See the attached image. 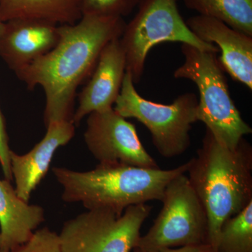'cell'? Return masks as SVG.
I'll return each mask as SVG.
<instances>
[{
    "instance_id": "1",
    "label": "cell",
    "mask_w": 252,
    "mask_h": 252,
    "mask_svg": "<svg viewBox=\"0 0 252 252\" xmlns=\"http://www.w3.org/2000/svg\"><path fill=\"white\" fill-rule=\"evenodd\" d=\"M124 18L83 15L72 25L59 26L57 45L15 73L33 90L40 86L46 97L44 124L72 122L78 88L89 80L102 50L122 36Z\"/></svg>"
},
{
    "instance_id": "2",
    "label": "cell",
    "mask_w": 252,
    "mask_h": 252,
    "mask_svg": "<svg viewBox=\"0 0 252 252\" xmlns=\"http://www.w3.org/2000/svg\"><path fill=\"white\" fill-rule=\"evenodd\" d=\"M189 162V182L206 212L207 243L216 252L223 223L252 202V147L243 138L236 148H228L206 128Z\"/></svg>"
},
{
    "instance_id": "3",
    "label": "cell",
    "mask_w": 252,
    "mask_h": 252,
    "mask_svg": "<svg viewBox=\"0 0 252 252\" xmlns=\"http://www.w3.org/2000/svg\"><path fill=\"white\" fill-rule=\"evenodd\" d=\"M189 164V160L171 170L98 164L86 172L57 167L52 170L63 187L64 202L81 203L87 210H108L121 216L132 205L162 202L167 185L187 173Z\"/></svg>"
},
{
    "instance_id": "4",
    "label": "cell",
    "mask_w": 252,
    "mask_h": 252,
    "mask_svg": "<svg viewBox=\"0 0 252 252\" xmlns=\"http://www.w3.org/2000/svg\"><path fill=\"white\" fill-rule=\"evenodd\" d=\"M185 63L174 72L176 79L195 83L199 92L197 117L204 123L217 142L235 149L244 136L252 133L230 97L224 70L216 53L207 52L182 44Z\"/></svg>"
},
{
    "instance_id": "5",
    "label": "cell",
    "mask_w": 252,
    "mask_h": 252,
    "mask_svg": "<svg viewBox=\"0 0 252 252\" xmlns=\"http://www.w3.org/2000/svg\"><path fill=\"white\" fill-rule=\"evenodd\" d=\"M198 97L193 93L180 94L170 104L148 100L137 93L132 77L126 72L113 109L124 119L132 118L142 123L150 132L158 152L172 158L190 147V131L198 122Z\"/></svg>"
},
{
    "instance_id": "6",
    "label": "cell",
    "mask_w": 252,
    "mask_h": 252,
    "mask_svg": "<svg viewBox=\"0 0 252 252\" xmlns=\"http://www.w3.org/2000/svg\"><path fill=\"white\" fill-rule=\"evenodd\" d=\"M179 0H140L138 11L120 38L126 58V70L134 84L144 74L150 50L160 43L177 41L207 52H220L213 44L204 42L190 31L179 11Z\"/></svg>"
},
{
    "instance_id": "7",
    "label": "cell",
    "mask_w": 252,
    "mask_h": 252,
    "mask_svg": "<svg viewBox=\"0 0 252 252\" xmlns=\"http://www.w3.org/2000/svg\"><path fill=\"white\" fill-rule=\"evenodd\" d=\"M162 203L153 225L144 236L139 237L132 252L207 243L206 212L185 174L167 185Z\"/></svg>"
},
{
    "instance_id": "8",
    "label": "cell",
    "mask_w": 252,
    "mask_h": 252,
    "mask_svg": "<svg viewBox=\"0 0 252 252\" xmlns=\"http://www.w3.org/2000/svg\"><path fill=\"white\" fill-rule=\"evenodd\" d=\"M152 206L127 207L121 216L108 210H88L63 224L60 233L63 252H130L140 236Z\"/></svg>"
},
{
    "instance_id": "9",
    "label": "cell",
    "mask_w": 252,
    "mask_h": 252,
    "mask_svg": "<svg viewBox=\"0 0 252 252\" xmlns=\"http://www.w3.org/2000/svg\"><path fill=\"white\" fill-rule=\"evenodd\" d=\"M84 136L88 149L99 164L159 167L141 143L135 126L113 108L89 114Z\"/></svg>"
},
{
    "instance_id": "10",
    "label": "cell",
    "mask_w": 252,
    "mask_h": 252,
    "mask_svg": "<svg viewBox=\"0 0 252 252\" xmlns=\"http://www.w3.org/2000/svg\"><path fill=\"white\" fill-rule=\"evenodd\" d=\"M126 72L125 54L119 38L102 50L94 72L78 95V106L72 118L74 126H79L91 113L113 108Z\"/></svg>"
},
{
    "instance_id": "11",
    "label": "cell",
    "mask_w": 252,
    "mask_h": 252,
    "mask_svg": "<svg viewBox=\"0 0 252 252\" xmlns=\"http://www.w3.org/2000/svg\"><path fill=\"white\" fill-rule=\"evenodd\" d=\"M190 31L221 53L220 65L235 80L252 89V36L227 26L216 18L197 15L186 21Z\"/></svg>"
},
{
    "instance_id": "12",
    "label": "cell",
    "mask_w": 252,
    "mask_h": 252,
    "mask_svg": "<svg viewBox=\"0 0 252 252\" xmlns=\"http://www.w3.org/2000/svg\"><path fill=\"white\" fill-rule=\"evenodd\" d=\"M59 26L36 19L5 23L0 35V58L15 73L48 54L57 45Z\"/></svg>"
},
{
    "instance_id": "13",
    "label": "cell",
    "mask_w": 252,
    "mask_h": 252,
    "mask_svg": "<svg viewBox=\"0 0 252 252\" xmlns=\"http://www.w3.org/2000/svg\"><path fill=\"white\" fill-rule=\"evenodd\" d=\"M46 127L44 138L28 153L18 155L13 151L10 153L15 190L18 196L26 203H29L32 193L47 173L55 152L75 135L76 126L72 122H55Z\"/></svg>"
},
{
    "instance_id": "14",
    "label": "cell",
    "mask_w": 252,
    "mask_h": 252,
    "mask_svg": "<svg viewBox=\"0 0 252 252\" xmlns=\"http://www.w3.org/2000/svg\"><path fill=\"white\" fill-rule=\"evenodd\" d=\"M10 182L0 179V252L26 243L45 220L44 209L21 200Z\"/></svg>"
},
{
    "instance_id": "15",
    "label": "cell",
    "mask_w": 252,
    "mask_h": 252,
    "mask_svg": "<svg viewBox=\"0 0 252 252\" xmlns=\"http://www.w3.org/2000/svg\"><path fill=\"white\" fill-rule=\"evenodd\" d=\"M82 17L81 0H0V21L36 19L72 25Z\"/></svg>"
},
{
    "instance_id": "16",
    "label": "cell",
    "mask_w": 252,
    "mask_h": 252,
    "mask_svg": "<svg viewBox=\"0 0 252 252\" xmlns=\"http://www.w3.org/2000/svg\"><path fill=\"white\" fill-rule=\"evenodd\" d=\"M189 9L252 36V0H184Z\"/></svg>"
},
{
    "instance_id": "17",
    "label": "cell",
    "mask_w": 252,
    "mask_h": 252,
    "mask_svg": "<svg viewBox=\"0 0 252 252\" xmlns=\"http://www.w3.org/2000/svg\"><path fill=\"white\" fill-rule=\"evenodd\" d=\"M216 252H252V202L223 223Z\"/></svg>"
},
{
    "instance_id": "18",
    "label": "cell",
    "mask_w": 252,
    "mask_h": 252,
    "mask_svg": "<svg viewBox=\"0 0 252 252\" xmlns=\"http://www.w3.org/2000/svg\"><path fill=\"white\" fill-rule=\"evenodd\" d=\"M140 0H81L83 15L100 17L124 18L128 16Z\"/></svg>"
},
{
    "instance_id": "19",
    "label": "cell",
    "mask_w": 252,
    "mask_h": 252,
    "mask_svg": "<svg viewBox=\"0 0 252 252\" xmlns=\"http://www.w3.org/2000/svg\"><path fill=\"white\" fill-rule=\"evenodd\" d=\"M10 252H63L59 235L48 227L36 230L26 243Z\"/></svg>"
},
{
    "instance_id": "20",
    "label": "cell",
    "mask_w": 252,
    "mask_h": 252,
    "mask_svg": "<svg viewBox=\"0 0 252 252\" xmlns=\"http://www.w3.org/2000/svg\"><path fill=\"white\" fill-rule=\"evenodd\" d=\"M9 138L6 130V122L0 107V165L5 180L11 182L13 180L10 164Z\"/></svg>"
},
{
    "instance_id": "21",
    "label": "cell",
    "mask_w": 252,
    "mask_h": 252,
    "mask_svg": "<svg viewBox=\"0 0 252 252\" xmlns=\"http://www.w3.org/2000/svg\"><path fill=\"white\" fill-rule=\"evenodd\" d=\"M154 252H215L213 248L209 244L188 245L180 248H164Z\"/></svg>"
},
{
    "instance_id": "22",
    "label": "cell",
    "mask_w": 252,
    "mask_h": 252,
    "mask_svg": "<svg viewBox=\"0 0 252 252\" xmlns=\"http://www.w3.org/2000/svg\"><path fill=\"white\" fill-rule=\"evenodd\" d=\"M4 28L5 23L1 22V21H0V35H1V34H2L3 32H4Z\"/></svg>"
},
{
    "instance_id": "23",
    "label": "cell",
    "mask_w": 252,
    "mask_h": 252,
    "mask_svg": "<svg viewBox=\"0 0 252 252\" xmlns=\"http://www.w3.org/2000/svg\"><path fill=\"white\" fill-rule=\"evenodd\" d=\"M0 243H1V238H0Z\"/></svg>"
}]
</instances>
